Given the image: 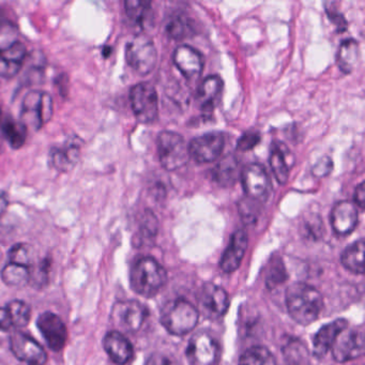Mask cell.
<instances>
[{"instance_id":"cell-1","label":"cell","mask_w":365,"mask_h":365,"mask_svg":"<svg viewBox=\"0 0 365 365\" xmlns=\"http://www.w3.org/2000/svg\"><path fill=\"white\" fill-rule=\"evenodd\" d=\"M286 305L294 322L307 326L317 319L324 305V299L313 286L299 282L292 284L286 290Z\"/></svg>"},{"instance_id":"cell-2","label":"cell","mask_w":365,"mask_h":365,"mask_svg":"<svg viewBox=\"0 0 365 365\" xmlns=\"http://www.w3.org/2000/svg\"><path fill=\"white\" fill-rule=\"evenodd\" d=\"M168 282L165 269L155 258H140L130 274L132 289L140 296L151 298L163 288Z\"/></svg>"},{"instance_id":"cell-3","label":"cell","mask_w":365,"mask_h":365,"mask_svg":"<svg viewBox=\"0 0 365 365\" xmlns=\"http://www.w3.org/2000/svg\"><path fill=\"white\" fill-rule=\"evenodd\" d=\"M200 313L185 299H176L164 305L161 312V324L170 334L182 336L197 326Z\"/></svg>"},{"instance_id":"cell-4","label":"cell","mask_w":365,"mask_h":365,"mask_svg":"<svg viewBox=\"0 0 365 365\" xmlns=\"http://www.w3.org/2000/svg\"><path fill=\"white\" fill-rule=\"evenodd\" d=\"M54 114V102L50 93L41 91H29L21 108V121L27 128L39 131L50 123Z\"/></svg>"},{"instance_id":"cell-5","label":"cell","mask_w":365,"mask_h":365,"mask_svg":"<svg viewBox=\"0 0 365 365\" xmlns=\"http://www.w3.org/2000/svg\"><path fill=\"white\" fill-rule=\"evenodd\" d=\"M158 155L162 166L168 172L179 170L190 160L189 145L180 134L164 131L157 140Z\"/></svg>"},{"instance_id":"cell-6","label":"cell","mask_w":365,"mask_h":365,"mask_svg":"<svg viewBox=\"0 0 365 365\" xmlns=\"http://www.w3.org/2000/svg\"><path fill=\"white\" fill-rule=\"evenodd\" d=\"M125 59L130 67L140 76H147L157 63L158 53L153 40L147 35L134 36L125 48Z\"/></svg>"},{"instance_id":"cell-7","label":"cell","mask_w":365,"mask_h":365,"mask_svg":"<svg viewBox=\"0 0 365 365\" xmlns=\"http://www.w3.org/2000/svg\"><path fill=\"white\" fill-rule=\"evenodd\" d=\"M130 103L140 123H151L159 115V98L155 87L149 83H138L130 91Z\"/></svg>"},{"instance_id":"cell-8","label":"cell","mask_w":365,"mask_h":365,"mask_svg":"<svg viewBox=\"0 0 365 365\" xmlns=\"http://www.w3.org/2000/svg\"><path fill=\"white\" fill-rule=\"evenodd\" d=\"M185 354L190 365H217L221 348L211 334L198 332L190 339Z\"/></svg>"},{"instance_id":"cell-9","label":"cell","mask_w":365,"mask_h":365,"mask_svg":"<svg viewBox=\"0 0 365 365\" xmlns=\"http://www.w3.org/2000/svg\"><path fill=\"white\" fill-rule=\"evenodd\" d=\"M147 315L146 307L138 301H120L113 307L112 320L119 330L133 333L142 328Z\"/></svg>"},{"instance_id":"cell-10","label":"cell","mask_w":365,"mask_h":365,"mask_svg":"<svg viewBox=\"0 0 365 365\" xmlns=\"http://www.w3.org/2000/svg\"><path fill=\"white\" fill-rule=\"evenodd\" d=\"M364 348V332L362 329L346 328L335 339L331 351L335 361L345 363L363 356Z\"/></svg>"},{"instance_id":"cell-11","label":"cell","mask_w":365,"mask_h":365,"mask_svg":"<svg viewBox=\"0 0 365 365\" xmlns=\"http://www.w3.org/2000/svg\"><path fill=\"white\" fill-rule=\"evenodd\" d=\"M225 147V138L220 132H210L191 140L190 158L196 163L205 164L217 161Z\"/></svg>"},{"instance_id":"cell-12","label":"cell","mask_w":365,"mask_h":365,"mask_svg":"<svg viewBox=\"0 0 365 365\" xmlns=\"http://www.w3.org/2000/svg\"><path fill=\"white\" fill-rule=\"evenodd\" d=\"M10 349L14 356L29 365H44L48 361V354L42 346L26 333L16 331L10 336Z\"/></svg>"},{"instance_id":"cell-13","label":"cell","mask_w":365,"mask_h":365,"mask_svg":"<svg viewBox=\"0 0 365 365\" xmlns=\"http://www.w3.org/2000/svg\"><path fill=\"white\" fill-rule=\"evenodd\" d=\"M243 189L251 200H264L271 189L270 178L264 166L258 163L247 164L241 174Z\"/></svg>"},{"instance_id":"cell-14","label":"cell","mask_w":365,"mask_h":365,"mask_svg":"<svg viewBox=\"0 0 365 365\" xmlns=\"http://www.w3.org/2000/svg\"><path fill=\"white\" fill-rule=\"evenodd\" d=\"M38 328L46 344L54 351H61L68 341V330L61 318L52 312H46L38 318Z\"/></svg>"},{"instance_id":"cell-15","label":"cell","mask_w":365,"mask_h":365,"mask_svg":"<svg viewBox=\"0 0 365 365\" xmlns=\"http://www.w3.org/2000/svg\"><path fill=\"white\" fill-rule=\"evenodd\" d=\"M27 58L24 43L14 41L0 48V78H9L18 76Z\"/></svg>"},{"instance_id":"cell-16","label":"cell","mask_w":365,"mask_h":365,"mask_svg":"<svg viewBox=\"0 0 365 365\" xmlns=\"http://www.w3.org/2000/svg\"><path fill=\"white\" fill-rule=\"evenodd\" d=\"M200 304L210 318H220L225 315L230 307V299L225 289L213 283L202 286L200 294Z\"/></svg>"},{"instance_id":"cell-17","label":"cell","mask_w":365,"mask_h":365,"mask_svg":"<svg viewBox=\"0 0 365 365\" xmlns=\"http://www.w3.org/2000/svg\"><path fill=\"white\" fill-rule=\"evenodd\" d=\"M358 209L354 202L343 200L337 202L331 211L330 221L333 230L339 236H347L358 225Z\"/></svg>"},{"instance_id":"cell-18","label":"cell","mask_w":365,"mask_h":365,"mask_svg":"<svg viewBox=\"0 0 365 365\" xmlns=\"http://www.w3.org/2000/svg\"><path fill=\"white\" fill-rule=\"evenodd\" d=\"M174 63L177 69L187 80H196L202 74L204 58L195 48L189 46H180L174 53Z\"/></svg>"},{"instance_id":"cell-19","label":"cell","mask_w":365,"mask_h":365,"mask_svg":"<svg viewBox=\"0 0 365 365\" xmlns=\"http://www.w3.org/2000/svg\"><path fill=\"white\" fill-rule=\"evenodd\" d=\"M247 247V235L243 230H237L230 238V245L222 256L220 266L226 273L234 272L240 267Z\"/></svg>"},{"instance_id":"cell-20","label":"cell","mask_w":365,"mask_h":365,"mask_svg":"<svg viewBox=\"0 0 365 365\" xmlns=\"http://www.w3.org/2000/svg\"><path fill=\"white\" fill-rule=\"evenodd\" d=\"M103 346L110 360L116 364H127L133 356V346L119 331L113 330L106 333L103 339Z\"/></svg>"},{"instance_id":"cell-21","label":"cell","mask_w":365,"mask_h":365,"mask_svg":"<svg viewBox=\"0 0 365 365\" xmlns=\"http://www.w3.org/2000/svg\"><path fill=\"white\" fill-rule=\"evenodd\" d=\"M347 327L348 322L346 319H336L322 327L314 336V356H317V358L326 356L327 352L332 348L335 339Z\"/></svg>"},{"instance_id":"cell-22","label":"cell","mask_w":365,"mask_h":365,"mask_svg":"<svg viewBox=\"0 0 365 365\" xmlns=\"http://www.w3.org/2000/svg\"><path fill=\"white\" fill-rule=\"evenodd\" d=\"M223 89V82L217 76H210L202 81L197 91V102L205 114H210L215 110Z\"/></svg>"},{"instance_id":"cell-23","label":"cell","mask_w":365,"mask_h":365,"mask_svg":"<svg viewBox=\"0 0 365 365\" xmlns=\"http://www.w3.org/2000/svg\"><path fill=\"white\" fill-rule=\"evenodd\" d=\"M81 146L76 143L68 142L54 147L50 153V163L59 172H69L80 159Z\"/></svg>"},{"instance_id":"cell-24","label":"cell","mask_w":365,"mask_h":365,"mask_svg":"<svg viewBox=\"0 0 365 365\" xmlns=\"http://www.w3.org/2000/svg\"><path fill=\"white\" fill-rule=\"evenodd\" d=\"M269 161L277 182L279 185H285L289 177L290 170L289 150L286 148L285 145L282 143L273 144Z\"/></svg>"},{"instance_id":"cell-25","label":"cell","mask_w":365,"mask_h":365,"mask_svg":"<svg viewBox=\"0 0 365 365\" xmlns=\"http://www.w3.org/2000/svg\"><path fill=\"white\" fill-rule=\"evenodd\" d=\"M337 66L344 73H351L360 61V46L354 39H345L341 41L337 51Z\"/></svg>"},{"instance_id":"cell-26","label":"cell","mask_w":365,"mask_h":365,"mask_svg":"<svg viewBox=\"0 0 365 365\" xmlns=\"http://www.w3.org/2000/svg\"><path fill=\"white\" fill-rule=\"evenodd\" d=\"M0 132L4 140L14 149H20L24 146L27 140V127L21 120L6 119L0 125Z\"/></svg>"},{"instance_id":"cell-27","label":"cell","mask_w":365,"mask_h":365,"mask_svg":"<svg viewBox=\"0 0 365 365\" xmlns=\"http://www.w3.org/2000/svg\"><path fill=\"white\" fill-rule=\"evenodd\" d=\"M125 14L132 25L140 29H145L150 21L151 7L150 1L144 0H127L125 3Z\"/></svg>"},{"instance_id":"cell-28","label":"cell","mask_w":365,"mask_h":365,"mask_svg":"<svg viewBox=\"0 0 365 365\" xmlns=\"http://www.w3.org/2000/svg\"><path fill=\"white\" fill-rule=\"evenodd\" d=\"M363 255H364V240L360 239L346 247L345 251L341 254V264L347 270L356 274H362L364 272Z\"/></svg>"},{"instance_id":"cell-29","label":"cell","mask_w":365,"mask_h":365,"mask_svg":"<svg viewBox=\"0 0 365 365\" xmlns=\"http://www.w3.org/2000/svg\"><path fill=\"white\" fill-rule=\"evenodd\" d=\"M238 162L232 155L224 158L213 170V179L222 187H230L236 180Z\"/></svg>"},{"instance_id":"cell-30","label":"cell","mask_w":365,"mask_h":365,"mask_svg":"<svg viewBox=\"0 0 365 365\" xmlns=\"http://www.w3.org/2000/svg\"><path fill=\"white\" fill-rule=\"evenodd\" d=\"M239 365H277L272 352L264 346H253L243 352Z\"/></svg>"},{"instance_id":"cell-31","label":"cell","mask_w":365,"mask_h":365,"mask_svg":"<svg viewBox=\"0 0 365 365\" xmlns=\"http://www.w3.org/2000/svg\"><path fill=\"white\" fill-rule=\"evenodd\" d=\"M1 279L8 286L23 287L31 281V271L27 267L10 262L3 269Z\"/></svg>"},{"instance_id":"cell-32","label":"cell","mask_w":365,"mask_h":365,"mask_svg":"<svg viewBox=\"0 0 365 365\" xmlns=\"http://www.w3.org/2000/svg\"><path fill=\"white\" fill-rule=\"evenodd\" d=\"M166 33L172 39L183 40L192 33L191 21L185 14H175L166 24Z\"/></svg>"},{"instance_id":"cell-33","label":"cell","mask_w":365,"mask_h":365,"mask_svg":"<svg viewBox=\"0 0 365 365\" xmlns=\"http://www.w3.org/2000/svg\"><path fill=\"white\" fill-rule=\"evenodd\" d=\"M6 309L9 313L14 327L24 328L29 324L31 317V309L29 303L22 300H14L8 303Z\"/></svg>"},{"instance_id":"cell-34","label":"cell","mask_w":365,"mask_h":365,"mask_svg":"<svg viewBox=\"0 0 365 365\" xmlns=\"http://www.w3.org/2000/svg\"><path fill=\"white\" fill-rule=\"evenodd\" d=\"M34 257H35V253H34L33 247L27 243H18L9 251L10 262L27 267V268L33 264Z\"/></svg>"},{"instance_id":"cell-35","label":"cell","mask_w":365,"mask_h":365,"mask_svg":"<svg viewBox=\"0 0 365 365\" xmlns=\"http://www.w3.org/2000/svg\"><path fill=\"white\" fill-rule=\"evenodd\" d=\"M158 232V220L153 211L147 210L143 217L140 228V238L144 240H150L155 238Z\"/></svg>"},{"instance_id":"cell-36","label":"cell","mask_w":365,"mask_h":365,"mask_svg":"<svg viewBox=\"0 0 365 365\" xmlns=\"http://www.w3.org/2000/svg\"><path fill=\"white\" fill-rule=\"evenodd\" d=\"M256 202L257 200L247 197L239 202V212L245 223L253 224L256 221V217L258 215V209L255 206Z\"/></svg>"},{"instance_id":"cell-37","label":"cell","mask_w":365,"mask_h":365,"mask_svg":"<svg viewBox=\"0 0 365 365\" xmlns=\"http://www.w3.org/2000/svg\"><path fill=\"white\" fill-rule=\"evenodd\" d=\"M260 140H262L260 134L257 131L252 130V131L247 132L241 136L240 140H238V144H237V148L240 151L252 150L254 147L259 144Z\"/></svg>"},{"instance_id":"cell-38","label":"cell","mask_w":365,"mask_h":365,"mask_svg":"<svg viewBox=\"0 0 365 365\" xmlns=\"http://www.w3.org/2000/svg\"><path fill=\"white\" fill-rule=\"evenodd\" d=\"M51 268H52V260L48 259V258L42 260L39 266L37 267V272L34 275H31V279H34L36 284H39V285H46L48 279Z\"/></svg>"},{"instance_id":"cell-39","label":"cell","mask_w":365,"mask_h":365,"mask_svg":"<svg viewBox=\"0 0 365 365\" xmlns=\"http://www.w3.org/2000/svg\"><path fill=\"white\" fill-rule=\"evenodd\" d=\"M326 11L329 19L339 27V31H344L346 29L347 22H346L343 14L336 8H334V3H326Z\"/></svg>"},{"instance_id":"cell-40","label":"cell","mask_w":365,"mask_h":365,"mask_svg":"<svg viewBox=\"0 0 365 365\" xmlns=\"http://www.w3.org/2000/svg\"><path fill=\"white\" fill-rule=\"evenodd\" d=\"M146 365H178V363L166 354H153L147 361Z\"/></svg>"},{"instance_id":"cell-41","label":"cell","mask_w":365,"mask_h":365,"mask_svg":"<svg viewBox=\"0 0 365 365\" xmlns=\"http://www.w3.org/2000/svg\"><path fill=\"white\" fill-rule=\"evenodd\" d=\"M332 162L328 159V158H324V159L320 160L319 162H317L315 168H313V173L318 177H324L326 175H328L331 170V165H332Z\"/></svg>"},{"instance_id":"cell-42","label":"cell","mask_w":365,"mask_h":365,"mask_svg":"<svg viewBox=\"0 0 365 365\" xmlns=\"http://www.w3.org/2000/svg\"><path fill=\"white\" fill-rule=\"evenodd\" d=\"M14 328L11 318L6 307H0V330L10 331Z\"/></svg>"},{"instance_id":"cell-43","label":"cell","mask_w":365,"mask_h":365,"mask_svg":"<svg viewBox=\"0 0 365 365\" xmlns=\"http://www.w3.org/2000/svg\"><path fill=\"white\" fill-rule=\"evenodd\" d=\"M354 205L360 207L361 209L364 208L365 205V187L364 182H361L354 190Z\"/></svg>"},{"instance_id":"cell-44","label":"cell","mask_w":365,"mask_h":365,"mask_svg":"<svg viewBox=\"0 0 365 365\" xmlns=\"http://www.w3.org/2000/svg\"><path fill=\"white\" fill-rule=\"evenodd\" d=\"M8 205H9V202H8L7 196L3 192H0V215H3L4 212L7 210Z\"/></svg>"},{"instance_id":"cell-45","label":"cell","mask_w":365,"mask_h":365,"mask_svg":"<svg viewBox=\"0 0 365 365\" xmlns=\"http://www.w3.org/2000/svg\"><path fill=\"white\" fill-rule=\"evenodd\" d=\"M4 22H5V16H4L3 11L0 10V26H3Z\"/></svg>"},{"instance_id":"cell-46","label":"cell","mask_w":365,"mask_h":365,"mask_svg":"<svg viewBox=\"0 0 365 365\" xmlns=\"http://www.w3.org/2000/svg\"><path fill=\"white\" fill-rule=\"evenodd\" d=\"M0 120H1V112H0ZM0 125H1V123H0Z\"/></svg>"}]
</instances>
